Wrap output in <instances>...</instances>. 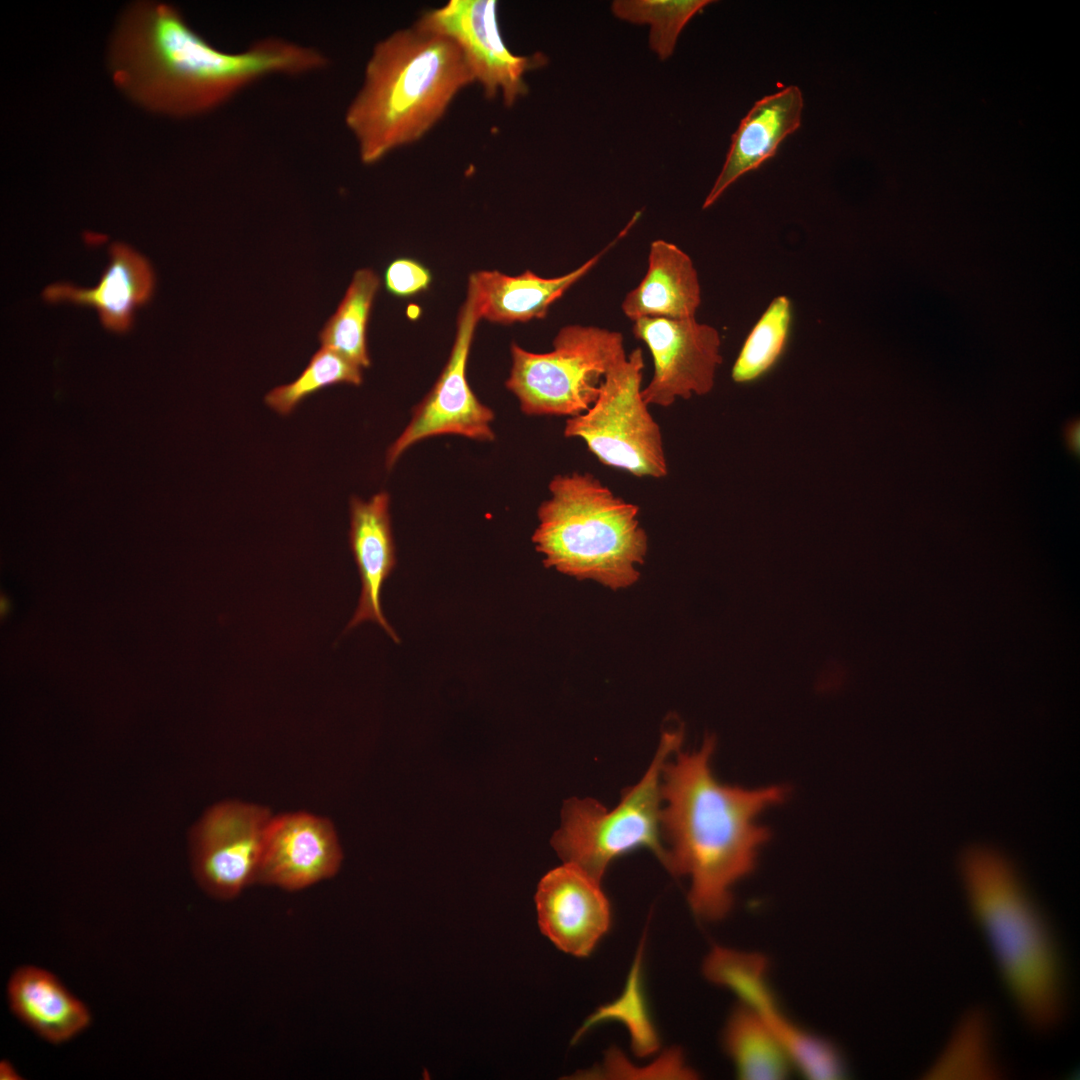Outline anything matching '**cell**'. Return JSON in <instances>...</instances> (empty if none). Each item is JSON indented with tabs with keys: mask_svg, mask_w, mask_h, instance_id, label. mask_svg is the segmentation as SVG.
I'll use <instances>...</instances> for the list:
<instances>
[{
	"mask_svg": "<svg viewBox=\"0 0 1080 1080\" xmlns=\"http://www.w3.org/2000/svg\"><path fill=\"white\" fill-rule=\"evenodd\" d=\"M320 50L265 37L246 50L216 49L172 5L142 1L123 14L110 48L115 83L133 100L178 117L198 115L272 75L326 68Z\"/></svg>",
	"mask_w": 1080,
	"mask_h": 1080,
	"instance_id": "6da1fadb",
	"label": "cell"
},
{
	"mask_svg": "<svg viewBox=\"0 0 1080 1080\" xmlns=\"http://www.w3.org/2000/svg\"><path fill=\"white\" fill-rule=\"evenodd\" d=\"M715 741L707 737L697 751L678 753L662 771L661 828L668 843L665 867L688 876V900L700 918L715 921L729 912L732 888L750 874L769 829L759 815L783 802L784 786L746 789L720 783L710 759Z\"/></svg>",
	"mask_w": 1080,
	"mask_h": 1080,
	"instance_id": "7a4b0ae2",
	"label": "cell"
},
{
	"mask_svg": "<svg viewBox=\"0 0 1080 1080\" xmlns=\"http://www.w3.org/2000/svg\"><path fill=\"white\" fill-rule=\"evenodd\" d=\"M475 83L458 46L413 25L379 41L345 113L359 158L372 165L422 139Z\"/></svg>",
	"mask_w": 1080,
	"mask_h": 1080,
	"instance_id": "3957f363",
	"label": "cell"
},
{
	"mask_svg": "<svg viewBox=\"0 0 1080 1080\" xmlns=\"http://www.w3.org/2000/svg\"><path fill=\"white\" fill-rule=\"evenodd\" d=\"M960 871L970 907L1027 1024L1045 1032L1060 1021L1063 980L1051 929L1011 861L985 846L966 850Z\"/></svg>",
	"mask_w": 1080,
	"mask_h": 1080,
	"instance_id": "277c9868",
	"label": "cell"
},
{
	"mask_svg": "<svg viewBox=\"0 0 1080 1080\" xmlns=\"http://www.w3.org/2000/svg\"><path fill=\"white\" fill-rule=\"evenodd\" d=\"M548 488L532 535L544 566L613 590L634 584L648 550L639 507L588 472L556 475Z\"/></svg>",
	"mask_w": 1080,
	"mask_h": 1080,
	"instance_id": "5b68a950",
	"label": "cell"
},
{
	"mask_svg": "<svg viewBox=\"0 0 1080 1080\" xmlns=\"http://www.w3.org/2000/svg\"><path fill=\"white\" fill-rule=\"evenodd\" d=\"M682 740L680 728L663 733L645 775L625 792L614 809L607 810L593 799H572L565 804L562 826L552 839L565 863L580 867L599 881L613 860L639 848H648L665 865L667 853L661 840L662 771Z\"/></svg>",
	"mask_w": 1080,
	"mask_h": 1080,
	"instance_id": "8992f818",
	"label": "cell"
},
{
	"mask_svg": "<svg viewBox=\"0 0 1080 1080\" xmlns=\"http://www.w3.org/2000/svg\"><path fill=\"white\" fill-rule=\"evenodd\" d=\"M506 387L529 416L585 413L596 401L604 376L625 353L620 332L592 325L563 326L545 353L511 345Z\"/></svg>",
	"mask_w": 1080,
	"mask_h": 1080,
	"instance_id": "52a82bcc",
	"label": "cell"
},
{
	"mask_svg": "<svg viewBox=\"0 0 1080 1080\" xmlns=\"http://www.w3.org/2000/svg\"><path fill=\"white\" fill-rule=\"evenodd\" d=\"M644 358L640 348L609 368L594 404L568 418L567 438L582 439L604 465L636 477L662 478L667 461L659 425L642 397Z\"/></svg>",
	"mask_w": 1080,
	"mask_h": 1080,
	"instance_id": "ba28073f",
	"label": "cell"
},
{
	"mask_svg": "<svg viewBox=\"0 0 1080 1080\" xmlns=\"http://www.w3.org/2000/svg\"><path fill=\"white\" fill-rule=\"evenodd\" d=\"M273 815L266 807L238 800L207 808L192 826L189 857L199 887L231 900L256 883L264 833Z\"/></svg>",
	"mask_w": 1080,
	"mask_h": 1080,
	"instance_id": "9c48e42d",
	"label": "cell"
},
{
	"mask_svg": "<svg viewBox=\"0 0 1080 1080\" xmlns=\"http://www.w3.org/2000/svg\"><path fill=\"white\" fill-rule=\"evenodd\" d=\"M414 25L451 39L485 97L501 94L507 107L528 93L524 74L548 62L540 52L518 56L508 49L499 30L496 0H450L424 12Z\"/></svg>",
	"mask_w": 1080,
	"mask_h": 1080,
	"instance_id": "30bf717a",
	"label": "cell"
},
{
	"mask_svg": "<svg viewBox=\"0 0 1080 1080\" xmlns=\"http://www.w3.org/2000/svg\"><path fill=\"white\" fill-rule=\"evenodd\" d=\"M481 319L474 291L468 286L457 319L456 335L448 362L432 390L415 408L412 418L386 453L390 469L413 444L438 435H459L491 441L493 411L479 401L468 384L467 361L477 323Z\"/></svg>",
	"mask_w": 1080,
	"mask_h": 1080,
	"instance_id": "8fae6325",
	"label": "cell"
},
{
	"mask_svg": "<svg viewBox=\"0 0 1080 1080\" xmlns=\"http://www.w3.org/2000/svg\"><path fill=\"white\" fill-rule=\"evenodd\" d=\"M633 335L648 347L654 365L642 397L649 405L669 407L677 398L706 395L722 362L717 329L696 318H640Z\"/></svg>",
	"mask_w": 1080,
	"mask_h": 1080,
	"instance_id": "7c38bea8",
	"label": "cell"
},
{
	"mask_svg": "<svg viewBox=\"0 0 1080 1080\" xmlns=\"http://www.w3.org/2000/svg\"><path fill=\"white\" fill-rule=\"evenodd\" d=\"M342 850L332 823L307 812L272 816L264 833L256 883L297 891L334 876Z\"/></svg>",
	"mask_w": 1080,
	"mask_h": 1080,
	"instance_id": "4fadbf2b",
	"label": "cell"
},
{
	"mask_svg": "<svg viewBox=\"0 0 1080 1080\" xmlns=\"http://www.w3.org/2000/svg\"><path fill=\"white\" fill-rule=\"evenodd\" d=\"M535 900L542 933L574 956H588L610 927V904L600 881L574 864L548 872Z\"/></svg>",
	"mask_w": 1080,
	"mask_h": 1080,
	"instance_id": "5bb4252c",
	"label": "cell"
},
{
	"mask_svg": "<svg viewBox=\"0 0 1080 1080\" xmlns=\"http://www.w3.org/2000/svg\"><path fill=\"white\" fill-rule=\"evenodd\" d=\"M389 501L386 492L377 493L368 501L351 498L349 543L360 575L361 593L346 629L371 621L399 643L400 638L386 620L381 606L383 584L396 565Z\"/></svg>",
	"mask_w": 1080,
	"mask_h": 1080,
	"instance_id": "9a60e30c",
	"label": "cell"
},
{
	"mask_svg": "<svg viewBox=\"0 0 1080 1080\" xmlns=\"http://www.w3.org/2000/svg\"><path fill=\"white\" fill-rule=\"evenodd\" d=\"M802 91L789 85L755 102L732 135L724 165L703 209L712 206L744 174L775 156L780 144L801 125Z\"/></svg>",
	"mask_w": 1080,
	"mask_h": 1080,
	"instance_id": "2e32d148",
	"label": "cell"
},
{
	"mask_svg": "<svg viewBox=\"0 0 1080 1080\" xmlns=\"http://www.w3.org/2000/svg\"><path fill=\"white\" fill-rule=\"evenodd\" d=\"M633 223L631 221L601 252L561 276L546 278L530 270L519 275H507L495 270L473 273L468 286L475 293L481 319L508 325L545 318L551 305L586 276Z\"/></svg>",
	"mask_w": 1080,
	"mask_h": 1080,
	"instance_id": "e0dca14e",
	"label": "cell"
},
{
	"mask_svg": "<svg viewBox=\"0 0 1080 1080\" xmlns=\"http://www.w3.org/2000/svg\"><path fill=\"white\" fill-rule=\"evenodd\" d=\"M8 1006L13 1015L42 1040L61 1045L89 1028L92 1015L51 971L21 965L6 985Z\"/></svg>",
	"mask_w": 1080,
	"mask_h": 1080,
	"instance_id": "ac0fdd59",
	"label": "cell"
},
{
	"mask_svg": "<svg viewBox=\"0 0 1080 1080\" xmlns=\"http://www.w3.org/2000/svg\"><path fill=\"white\" fill-rule=\"evenodd\" d=\"M110 261L94 288L56 283L45 288L47 302H70L94 307L104 327L124 333L133 323L136 307L151 298L155 275L149 261L128 245L110 247Z\"/></svg>",
	"mask_w": 1080,
	"mask_h": 1080,
	"instance_id": "d6986e66",
	"label": "cell"
},
{
	"mask_svg": "<svg viewBox=\"0 0 1080 1080\" xmlns=\"http://www.w3.org/2000/svg\"><path fill=\"white\" fill-rule=\"evenodd\" d=\"M700 304V283L692 259L675 244L658 239L650 245L643 279L626 294L621 308L634 322L645 317L695 318Z\"/></svg>",
	"mask_w": 1080,
	"mask_h": 1080,
	"instance_id": "ffe728a7",
	"label": "cell"
},
{
	"mask_svg": "<svg viewBox=\"0 0 1080 1080\" xmlns=\"http://www.w3.org/2000/svg\"><path fill=\"white\" fill-rule=\"evenodd\" d=\"M723 1044L741 1079H783L789 1072L791 1060L783 1045L761 1016L745 1005L730 1016Z\"/></svg>",
	"mask_w": 1080,
	"mask_h": 1080,
	"instance_id": "44dd1931",
	"label": "cell"
},
{
	"mask_svg": "<svg viewBox=\"0 0 1080 1080\" xmlns=\"http://www.w3.org/2000/svg\"><path fill=\"white\" fill-rule=\"evenodd\" d=\"M379 286L380 278L373 270H357L335 313L318 335L322 347L336 351L361 368L370 365L367 328Z\"/></svg>",
	"mask_w": 1080,
	"mask_h": 1080,
	"instance_id": "7402d4cb",
	"label": "cell"
},
{
	"mask_svg": "<svg viewBox=\"0 0 1080 1080\" xmlns=\"http://www.w3.org/2000/svg\"><path fill=\"white\" fill-rule=\"evenodd\" d=\"M1000 1075L990 1020L983 1011L973 1010L958 1023L925 1078L995 1079Z\"/></svg>",
	"mask_w": 1080,
	"mask_h": 1080,
	"instance_id": "603a6c76",
	"label": "cell"
},
{
	"mask_svg": "<svg viewBox=\"0 0 1080 1080\" xmlns=\"http://www.w3.org/2000/svg\"><path fill=\"white\" fill-rule=\"evenodd\" d=\"M792 318L789 297H775L749 332L733 364L735 383L755 382L775 366L788 343Z\"/></svg>",
	"mask_w": 1080,
	"mask_h": 1080,
	"instance_id": "cb8c5ba5",
	"label": "cell"
},
{
	"mask_svg": "<svg viewBox=\"0 0 1080 1080\" xmlns=\"http://www.w3.org/2000/svg\"><path fill=\"white\" fill-rule=\"evenodd\" d=\"M711 0H617L613 14L634 24L650 25L649 47L661 60L669 58L690 19Z\"/></svg>",
	"mask_w": 1080,
	"mask_h": 1080,
	"instance_id": "d4e9b609",
	"label": "cell"
},
{
	"mask_svg": "<svg viewBox=\"0 0 1080 1080\" xmlns=\"http://www.w3.org/2000/svg\"><path fill=\"white\" fill-rule=\"evenodd\" d=\"M362 383V368L341 354L321 347L297 379L269 391L264 398L268 407L280 415L291 414L308 396L335 385Z\"/></svg>",
	"mask_w": 1080,
	"mask_h": 1080,
	"instance_id": "484cf974",
	"label": "cell"
},
{
	"mask_svg": "<svg viewBox=\"0 0 1080 1080\" xmlns=\"http://www.w3.org/2000/svg\"><path fill=\"white\" fill-rule=\"evenodd\" d=\"M622 996L619 1001L610 1005L612 1008L619 1009V1012L604 1014L595 1021L608 1016H618L623 1021H626L633 1036V1045L636 1052L640 1055H646L657 1048L658 1041L641 993L638 963L634 965L629 985Z\"/></svg>",
	"mask_w": 1080,
	"mask_h": 1080,
	"instance_id": "4316f807",
	"label": "cell"
},
{
	"mask_svg": "<svg viewBox=\"0 0 1080 1080\" xmlns=\"http://www.w3.org/2000/svg\"><path fill=\"white\" fill-rule=\"evenodd\" d=\"M432 277L420 262L409 258L393 260L384 273L386 290L397 297H409L426 290Z\"/></svg>",
	"mask_w": 1080,
	"mask_h": 1080,
	"instance_id": "83f0119b",
	"label": "cell"
},
{
	"mask_svg": "<svg viewBox=\"0 0 1080 1080\" xmlns=\"http://www.w3.org/2000/svg\"><path fill=\"white\" fill-rule=\"evenodd\" d=\"M0 1079L1 1080H17L21 1079L19 1072L13 1066V1064L4 1059L0 1062Z\"/></svg>",
	"mask_w": 1080,
	"mask_h": 1080,
	"instance_id": "f1b7e54d",
	"label": "cell"
},
{
	"mask_svg": "<svg viewBox=\"0 0 1080 1080\" xmlns=\"http://www.w3.org/2000/svg\"><path fill=\"white\" fill-rule=\"evenodd\" d=\"M1066 440L1068 442V445L1071 448H1073L1075 450L1078 449V447H1079V424L1077 422H1074V423L1068 425L1067 430H1066Z\"/></svg>",
	"mask_w": 1080,
	"mask_h": 1080,
	"instance_id": "f546056e",
	"label": "cell"
}]
</instances>
